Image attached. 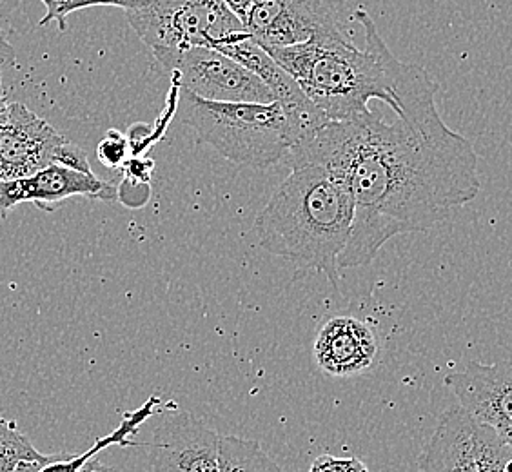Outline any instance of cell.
Returning <instances> with one entry per match:
<instances>
[{
  "label": "cell",
  "mask_w": 512,
  "mask_h": 472,
  "mask_svg": "<svg viewBox=\"0 0 512 472\" xmlns=\"http://www.w3.org/2000/svg\"><path fill=\"white\" fill-rule=\"evenodd\" d=\"M429 80L393 122L375 113L331 120L284 160L318 164L351 193L355 220L340 269L362 267L398 235L429 231L480 193L473 144L449 128Z\"/></svg>",
  "instance_id": "cell-1"
},
{
  "label": "cell",
  "mask_w": 512,
  "mask_h": 472,
  "mask_svg": "<svg viewBox=\"0 0 512 472\" xmlns=\"http://www.w3.org/2000/svg\"><path fill=\"white\" fill-rule=\"evenodd\" d=\"M356 20L364 28V50L345 35H320L295 46L264 48L327 120L367 115L373 100L384 102L398 115L405 95L429 75L424 68L394 57L367 11H356Z\"/></svg>",
  "instance_id": "cell-2"
},
{
  "label": "cell",
  "mask_w": 512,
  "mask_h": 472,
  "mask_svg": "<svg viewBox=\"0 0 512 472\" xmlns=\"http://www.w3.org/2000/svg\"><path fill=\"white\" fill-rule=\"evenodd\" d=\"M291 175L276 187L255 220L258 246L271 255L324 273L340 282L338 260L349 242L355 202L347 187L318 164L289 166Z\"/></svg>",
  "instance_id": "cell-3"
},
{
  "label": "cell",
  "mask_w": 512,
  "mask_h": 472,
  "mask_svg": "<svg viewBox=\"0 0 512 472\" xmlns=\"http://www.w3.org/2000/svg\"><path fill=\"white\" fill-rule=\"evenodd\" d=\"M177 115L195 131L198 144L238 166L271 168L304 142L295 118L276 100L213 102L178 88Z\"/></svg>",
  "instance_id": "cell-4"
},
{
  "label": "cell",
  "mask_w": 512,
  "mask_h": 472,
  "mask_svg": "<svg viewBox=\"0 0 512 472\" xmlns=\"http://www.w3.org/2000/svg\"><path fill=\"white\" fill-rule=\"evenodd\" d=\"M124 13L151 51L191 46L218 50L249 35L224 0H133Z\"/></svg>",
  "instance_id": "cell-5"
},
{
  "label": "cell",
  "mask_w": 512,
  "mask_h": 472,
  "mask_svg": "<svg viewBox=\"0 0 512 472\" xmlns=\"http://www.w3.org/2000/svg\"><path fill=\"white\" fill-rule=\"evenodd\" d=\"M155 59L168 71L171 82L200 99L213 102H275L271 89L237 60L213 48L155 50Z\"/></svg>",
  "instance_id": "cell-6"
},
{
  "label": "cell",
  "mask_w": 512,
  "mask_h": 472,
  "mask_svg": "<svg viewBox=\"0 0 512 472\" xmlns=\"http://www.w3.org/2000/svg\"><path fill=\"white\" fill-rule=\"evenodd\" d=\"M507 443L462 407L447 409L418 456L422 472H498Z\"/></svg>",
  "instance_id": "cell-7"
},
{
  "label": "cell",
  "mask_w": 512,
  "mask_h": 472,
  "mask_svg": "<svg viewBox=\"0 0 512 472\" xmlns=\"http://www.w3.org/2000/svg\"><path fill=\"white\" fill-rule=\"evenodd\" d=\"M262 46H295L320 35H345L338 0H255L244 19Z\"/></svg>",
  "instance_id": "cell-8"
},
{
  "label": "cell",
  "mask_w": 512,
  "mask_h": 472,
  "mask_svg": "<svg viewBox=\"0 0 512 472\" xmlns=\"http://www.w3.org/2000/svg\"><path fill=\"white\" fill-rule=\"evenodd\" d=\"M69 140L20 102H10L0 126V180L30 177L60 164Z\"/></svg>",
  "instance_id": "cell-9"
},
{
  "label": "cell",
  "mask_w": 512,
  "mask_h": 472,
  "mask_svg": "<svg viewBox=\"0 0 512 472\" xmlns=\"http://www.w3.org/2000/svg\"><path fill=\"white\" fill-rule=\"evenodd\" d=\"M153 472H220V434L188 411H175L153 431L148 443Z\"/></svg>",
  "instance_id": "cell-10"
},
{
  "label": "cell",
  "mask_w": 512,
  "mask_h": 472,
  "mask_svg": "<svg viewBox=\"0 0 512 472\" xmlns=\"http://www.w3.org/2000/svg\"><path fill=\"white\" fill-rule=\"evenodd\" d=\"M73 197H86L100 202H117L119 186L100 180L95 173L51 164L30 177L0 180V218L8 217L19 204H35L42 211H55Z\"/></svg>",
  "instance_id": "cell-11"
},
{
  "label": "cell",
  "mask_w": 512,
  "mask_h": 472,
  "mask_svg": "<svg viewBox=\"0 0 512 472\" xmlns=\"http://www.w3.org/2000/svg\"><path fill=\"white\" fill-rule=\"evenodd\" d=\"M458 405L485 423L512 449V362H469L445 376Z\"/></svg>",
  "instance_id": "cell-12"
},
{
  "label": "cell",
  "mask_w": 512,
  "mask_h": 472,
  "mask_svg": "<svg viewBox=\"0 0 512 472\" xmlns=\"http://www.w3.org/2000/svg\"><path fill=\"white\" fill-rule=\"evenodd\" d=\"M376 356L378 340L373 329L353 316L331 318L316 336V365L329 376L365 373L375 365Z\"/></svg>",
  "instance_id": "cell-13"
},
{
  "label": "cell",
  "mask_w": 512,
  "mask_h": 472,
  "mask_svg": "<svg viewBox=\"0 0 512 472\" xmlns=\"http://www.w3.org/2000/svg\"><path fill=\"white\" fill-rule=\"evenodd\" d=\"M162 405V398L160 396H151L146 404L140 405L137 411L133 413L124 414V420L120 422L119 427L115 431L106 434L99 438L97 442L93 443L89 447L88 451L79 454V456H73L68 460H51L50 463L42 465L37 472H82V469L88 465L91 460H95L97 454L106 451L113 445H119V447H135L137 443L131 442L129 436L137 433L138 427L148 422L149 418L153 414L157 413L158 407Z\"/></svg>",
  "instance_id": "cell-14"
},
{
  "label": "cell",
  "mask_w": 512,
  "mask_h": 472,
  "mask_svg": "<svg viewBox=\"0 0 512 472\" xmlns=\"http://www.w3.org/2000/svg\"><path fill=\"white\" fill-rule=\"evenodd\" d=\"M218 471L282 472V469L256 440L240 436H220Z\"/></svg>",
  "instance_id": "cell-15"
},
{
  "label": "cell",
  "mask_w": 512,
  "mask_h": 472,
  "mask_svg": "<svg viewBox=\"0 0 512 472\" xmlns=\"http://www.w3.org/2000/svg\"><path fill=\"white\" fill-rule=\"evenodd\" d=\"M55 458L39 453L13 420L0 418V472H13L22 462L48 463Z\"/></svg>",
  "instance_id": "cell-16"
},
{
  "label": "cell",
  "mask_w": 512,
  "mask_h": 472,
  "mask_svg": "<svg viewBox=\"0 0 512 472\" xmlns=\"http://www.w3.org/2000/svg\"><path fill=\"white\" fill-rule=\"evenodd\" d=\"M46 6V15L40 19L39 26L44 28L51 22L59 24V31L68 30V17L73 11L97 8V6H113L126 10L133 0H40Z\"/></svg>",
  "instance_id": "cell-17"
},
{
  "label": "cell",
  "mask_w": 512,
  "mask_h": 472,
  "mask_svg": "<svg viewBox=\"0 0 512 472\" xmlns=\"http://www.w3.org/2000/svg\"><path fill=\"white\" fill-rule=\"evenodd\" d=\"M131 157L128 135L119 129H109L106 137L97 146V158L100 164L108 169H122Z\"/></svg>",
  "instance_id": "cell-18"
},
{
  "label": "cell",
  "mask_w": 512,
  "mask_h": 472,
  "mask_svg": "<svg viewBox=\"0 0 512 472\" xmlns=\"http://www.w3.org/2000/svg\"><path fill=\"white\" fill-rule=\"evenodd\" d=\"M309 472H369L362 460L356 458H336L331 454H324L316 458Z\"/></svg>",
  "instance_id": "cell-19"
},
{
  "label": "cell",
  "mask_w": 512,
  "mask_h": 472,
  "mask_svg": "<svg viewBox=\"0 0 512 472\" xmlns=\"http://www.w3.org/2000/svg\"><path fill=\"white\" fill-rule=\"evenodd\" d=\"M151 198V189L149 184H140V182H133L124 178L122 184L119 186V202L124 206L137 209V207H144Z\"/></svg>",
  "instance_id": "cell-20"
},
{
  "label": "cell",
  "mask_w": 512,
  "mask_h": 472,
  "mask_svg": "<svg viewBox=\"0 0 512 472\" xmlns=\"http://www.w3.org/2000/svg\"><path fill=\"white\" fill-rule=\"evenodd\" d=\"M155 171V162L151 158L144 157H129L128 162L122 166V173L124 178L133 180V182H140V184H149L151 177Z\"/></svg>",
  "instance_id": "cell-21"
},
{
  "label": "cell",
  "mask_w": 512,
  "mask_h": 472,
  "mask_svg": "<svg viewBox=\"0 0 512 472\" xmlns=\"http://www.w3.org/2000/svg\"><path fill=\"white\" fill-rule=\"evenodd\" d=\"M15 59H17V55H15L13 46H11L8 39H6V35L0 30V69L4 68V66H13Z\"/></svg>",
  "instance_id": "cell-22"
},
{
  "label": "cell",
  "mask_w": 512,
  "mask_h": 472,
  "mask_svg": "<svg viewBox=\"0 0 512 472\" xmlns=\"http://www.w3.org/2000/svg\"><path fill=\"white\" fill-rule=\"evenodd\" d=\"M253 2H255V0H224V4H226L227 8L233 11L238 19L242 20V24H244V19H246L247 13L251 10Z\"/></svg>",
  "instance_id": "cell-23"
},
{
  "label": "cell",
  "mask_w": 512,
  "mask_h": 472,
  "mask_svg": "<svg viewBox=\"0 0 512 472\" xmlns=\"http://www.w3.org/2000/svg\"><path fill=\"white\" fill-rule=\"evenodd\" d=\"M82 472H117V469L104 465V463L97 462V460H91V462L82 469Z\"/></svg>",
  "instance_id": "cell-24"
},
{
  "label": "cell",
  "mask_w": 512,
  "mask_h": 472,
  "mask_svg": "<svg viewBox=\"0 0 512 472\" xmlns=\"http://www.w3.org/2000/svg\"><path fill=\"white\" fill-rule=\"evenodd\" d=\"M498 472H512V449L507 447V451L503 454L502 462L498 467Z\"/></svg>",
  "instance_id": "cell-25"
},
{
  "label": "cell",
  "mask_w": 512,
  "mask_h": 472,
  "mask_svg": "<svg viewBox=\"0 0 512 472\" xmlns=\"http://www.w3.org/2000/svg\"><path fill=\"white\" fill-rule=\"evenodd\" d=\"M8 106H10V102L6 100V97H4V93H2V89H0V126L4 124V120H6V115H8Z\"/></svg>",
  "instance_id": "cell-26"
}]
</instances>
